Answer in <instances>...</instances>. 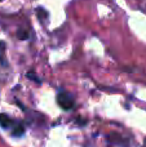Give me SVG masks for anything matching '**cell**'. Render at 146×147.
Returning <instances> with one entry per match:
<instances>
[{
  "mask_svg": "<svg viewBox=\"0 0 146 147\" xmlns=\"http://www.w3.org/2000/svg\"><path fill=\"white\" fill-rule=\"evenodd\" d=\"M57 102H58L59 107L64 110H71L75 105L74 97L69 92H59L57 94Z\"/></svg>",
  "mask_w": 146,
  "mask_h": 147,
  "instance_id": "1",
  "label": "cell"
},
{
  "mask_svg": "<svg viewBox=\"0 0 146 147\" xmlns=\"http://www.w3.org/2000/svg\"><path fill=\"white\" fill-rule=\"evenodd\" d=\"M13 121L7 116V115H0V127L4 128V129H8L9 127H12Z\"/></svg>",
  "mask_w": 146,
  "mask_h": 147,
  "instance_id": "2",
  "label": "cell"
},
{
  "mask_svg": "<svg viewBox=\"0 0 146 147\" xmlns=\"http://www.w3.org/2000/svg\"><path fill=\"white\" fill-rule=\"evenodd\" d=\"M23 133H25V127H23L22 123H18L17 125H14V128H13V130H12V134L14 136V137H20Z\"/></svg>",
  "mask_w": 146,
  "mask_h": 147,
  "instance_id": "3",
  "label": "cell"
},
{
  "mask_svg": "<svg viewBox=\"0 0 146 147\" xmlns=\"http://www.w3.org/2000/svg\"><path fill=\"white\" fill-rule=\"evenodd\" d=\"M0 63L7 66V58H5V43L0 41Z\"/></svg>",
  "mask_w": 146,
  "mask_h": 147,
  "instance_id": "4",
  "label": "cell"
},
{
  "mask_svg": "<svg viewBox=\"0 0 146 147\" xmlns=\"http://www.w3.org/2000/svg\"><path fill=\"white\" fill-rule=\"evenodd\" d=\"M17 38L20 40H27L28 39V32L26 30H18L17 31Z\"/></svg>",
  "mask_w": 146,
  "mask_h": 147,
  "instance_id": "5",
  "label": "cell"
},
{
  "mask_svg": "<svg viewBox=\"0 0 146 147\" xmlns=\"http://www.w3.org/2000/svg\"><path fill=\"white\" fill-rule=\"evenodd\" d=\"M38 17L40 18V21H43V17H44V20H47V18H48V13H47V10H44L43 8H38Z\"/></svg>",
  "mask_w": 146,
  "mask_h": 147,
  "instance_id": "6",
  "label": "cell"
},
{
  "mask_svg": "<svg viewBox=\"0 0 146 147\" xmlns=\"http://www.w3.org/2000/svg\"><path fill=\"white\" fill-rule=\"evenodd\" d=\"M27 78L28 79H31V80H35L36 83H40V80H39L38 78H36L35 75H34V72L32 71H30V72H27Z\"/></svg>",
  "mask_w": 146,
  "mask_h": 147,
  "instance_id": "7",
  "label": "cell"
},
{
  "mask_svg": "<svg viewBox=\"0 0 146 147\" xmlns=\"http://www.w3.org/2000/svg\"><path fill=\"white\" fill-rule=\"evenodd\" d=\"M144 147H146V138H145V141H144Z\"/></svg>",
  "mask_w": 146,
  "mask_h": 147,
  "instance_id": "8",
  "label": "cell"
},
{
  "mask_svg": "<svg viewBox=\"0 0 146 147\" xmlns=\"http://www.w3.org/2000/svg\"><path fill=\"white\" fill-rule=\"evenodd\" d=\"M0 1H1V0H0Z\"/></svg>",
  "mask_w": 146,
  "mask_h": 147,
  "instance_id": "9",
  "label": "cell"
}]
</instances>
